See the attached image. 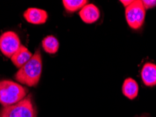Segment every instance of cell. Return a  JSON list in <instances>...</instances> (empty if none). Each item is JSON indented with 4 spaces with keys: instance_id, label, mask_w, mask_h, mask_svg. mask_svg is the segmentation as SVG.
I'll return each mask as SVG.
<instances>
[{
    "instance_id": "obj_10",
    "label": "cell",
    "mask_w": 156,
    "mask_h": 117,
    "mask_svg": "<svg viewBox=\"0 0 156 117\" xmlns=\"http://www.w3.org/2000/svg\"><path fill=\"white\" fill-rule=\"evenodd\" d=\"M122 91L125 97L129 98V100H134L138 95L139 85L132 78H127L124 81Z\"/></svg>"
},
{
    "instance_id": "obj_13",
    "label": "cell",
    "mask_w": 156,
    "mask_h": 117,
    "mask_svg": "<svg viewBox=\"0 0 156 117\" xmlns=\"http://www.w3.org/2000/svg\"><path fill=\"white\" fill-rule=\"evenodd\" d=\"M145 10L153 9L156 6V0H141Z\"/></svg>"
},
{
    "instance_id": "obj_8",
    "label": "cell",
    "mask_w": 156,
    "mask_h": 117,
    "mask_svg": "<svg viewBox=\"0 0 156 117\" xmlns=\"http://www.w3.org/2000/svg\"><path fill=\"white\" fill-rule=\"evenodd\" d=\"M141 76L144 84L147 86H154L156 85V65L147 63L141 70Z\"/></svg>"
},
{
    "instance_id": "obj_1",
    "label": "cell",
    "mask_w": 156,
    "mask_h": 117,
    "mask_svg": "<svg viewBox=\"0 0 156 117\" xmlns=\"http://www.w3.org/2000/svg\"><path fill=\"white\" fill-rule=\"evenodd\" d=\"M42 70V56L40 50L38 49L30 60L16 73L15 79L19 83L27 86H36L40 81Z\"/></svg>"
},
{
    "instance_id": "obj_2",
    "label": "cell",
    "mask_w": 156,
    "mask_h": 117,
    "mask_svg": "<svg viewBox=\"0 0 156 117\" xmlns=\"http://www.w3.org/2000/svg\"><path fill=\"white\" fill-rule=\"evenodd\" d=\"M27 89L10 80L0 81V103L4 107L16 104L27 96Z\"/></svg>"
},
{
    "instance_id": "obj_12",
    "label": "cell",
    "mask_w": 156,
    "mask_h": 117,
    "mask_svg": "<svg viewBox=\"0 0 156 117\" xmlns=\"http://www.w3.org/2000/svg\"><path fill=\"white\" fill-rule=\"evenodd\" d=\"M62 2L66 11L73 13L80 9L81 10L89 2L87 0H63Z\"/></svg>"
},
{
    "instance_id": "obj_4",
    "label": "cell",
    "mask_w": 156,
    "mask_h": 117,
    "mask_svg": "<svg viewBox=\"0 0 156 117\" xmlns=\"http://www.w3.org/2000/svg\"><path fill=\"white\" fill-rule=\"evenodd\" d=\"M146 10L142 4L141 0H134L133 3L125 8V17L127 24L131 28L138 29L144 22Z\"/></svg>"
},
{
    "instance_id": "obj_11",
    "label": "cell",
    "mask_w": 156,
    "mask_h": 117,
    "mask_svg": "<svg viewBox=\"0 0 156 117\" xmlns=\"http://www.w3.org/2000/svg\"><path fill=\"white\" fill-rule=\"evenodd\" d=\"M42 45L44 51L49 54H55L59 48L58 40L53 35H49L44 38Z\"/></svg>"
},
{
    "instance_id": "obj_14",
    "label": "cell",
    "mask_w": 156,
    "mask_h": 117,
    "mask_svg": "<svg viewBox=\"0 0 156 117\" xmlns=\"http://www.w3.org/2000/svg\"><path fill=\"white\" fill-rule=\"evenodd\" d=\"M133 2H134V0H121L120 1L121 3L123 4L125 8L131 5L133 3Z\"/></svg>"
},
{
    "instance_id": "obj_6",
    "label": "cell",
    "mask_w": 156,
    "mask_h": 117,
    "mask_svg": "<svg viewBox=\"0 0 156 117\" xmlns=\"http://www.w3.org/2000/svg\"><path fill=\"white\" fill-rule=\"evenodd\" d=\"M26 21L33 25L44 24L48 19L47 11L37 8H28L23 13Z\"/></svg>"
},
{
    "instance_id": "obj_5",
    "label": "cell",
    "mask_w": 156,
    "mask_h": 117,
    "mask_svg": "<svg viewBox=\"0 0 156 117\" xmlns=\"http://www.w3.org/2000/svg\"><path fill=\"white\" fill-rule=\"evenodd\" d=\"M20 46V39L14 32L7 31L0 36V50L7 58H11Z\"/></svg>"
},
{
    "instance_id": "obj_9",
    "label": "cell",
    "mask_w": 156,
    "mask_h": 117,
    "mask_svg": "<svg viewBox=\"0 0 156 117\" xmlns=\"http://www.w3.org/2000/svg\"><path fill=\"white\" fill-rule=\"evenodd\" d=\"M33 56L32 53L25 46L21 45L19 49L11 56V60L18 68H21Z\"/></svg>"
},
{
    "instance_id": "obj_7",
    "label": "cell",
    "mask_w": 156,
    "mask_h": 117,
    "mask_svg": "<svg viewBox=\"0 0 156 117\" xmlns=\"http://www.w3.org/2000/svg\"><path fill=\"white\" fill-rule=\"evenodd\" d=\"M79 15L84 22L91 24L99 19L100 11L94 4H87L80 11Z\"/></svg>"
},
{
    "instance_id": "obj_3",
    "label": "cell",
    "mask_w": 156,
    "mask_h": 117,
    "mask_svg": "<svg viewBox=\"0 0 156 117\" xmlns=\"http://www.w3.org/2000/svg\"><path fill=\"white\" fill-rule=\"evenodd\" d=\"M37 109L28 95L16 104L4 107L0 111V117H37Z\"/></svg>"
}]
</instances>
